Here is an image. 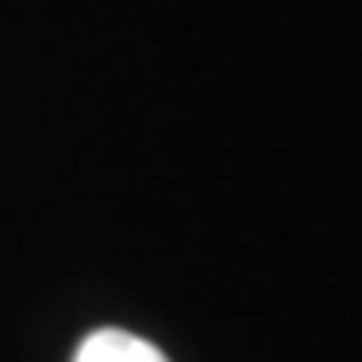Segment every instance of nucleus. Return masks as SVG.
<instances>
[{
  "label": "nucleus",
  "instance_id": "nucleus-1",
  "mask_svg": "<svg viewBox=\"0 0 362 362\" xmlns=\"http://www.w3.org/2000/svg\"><path fill=\"white\" fill-rule=\"evenodd\" d=\"M73 362H169L153 342L129 334V330H93L77 346Z\"/></svg>",
  "mask_w": 362,
  "mask_h": 362
}]
</instances>
